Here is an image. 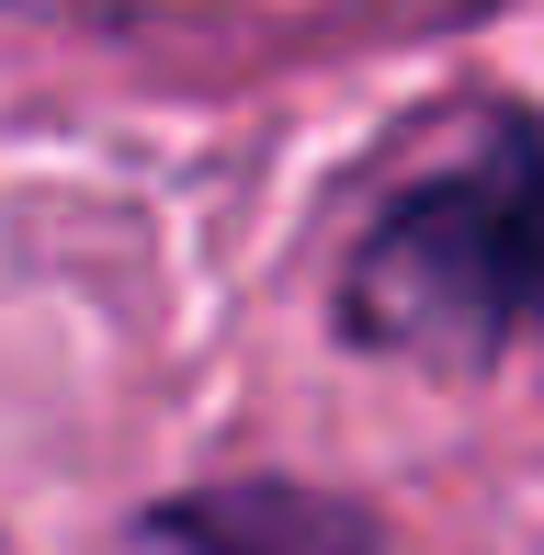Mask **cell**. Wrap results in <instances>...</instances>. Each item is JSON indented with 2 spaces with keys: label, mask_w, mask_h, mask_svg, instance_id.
<instances>
[{
  "label": "cell",
  "mask_w": 544,
  "mask_h": 555,
  "mask_svg": "<svg viewBox=\"0 0 544 555\" xmlns=\"http://www.w3.org/2000/svg\"><path fill=\"white\" fill-rule=\"evenodd\" d=\"M544 330V125L500 103L363 216L340 261V340L409 374H488Z\"/></svg>",
  "instance_id": "cell-1"
},
{
  "label": "cell",
  "mask_w": 544,
  "mask_h": 555,
  "mask_svg": "<svg viewBox=\"0 0 544 555\" xmlns=\"http://www.w3.org/2000/svg\"><path fill=\"white\" fill-rule=\"evenodd\" d=\"M147 533L170 555H386L375 511L307 476H216L147 511Z\"/></svg>",
  "instance_id": "cell-2"
}]
</instances>
